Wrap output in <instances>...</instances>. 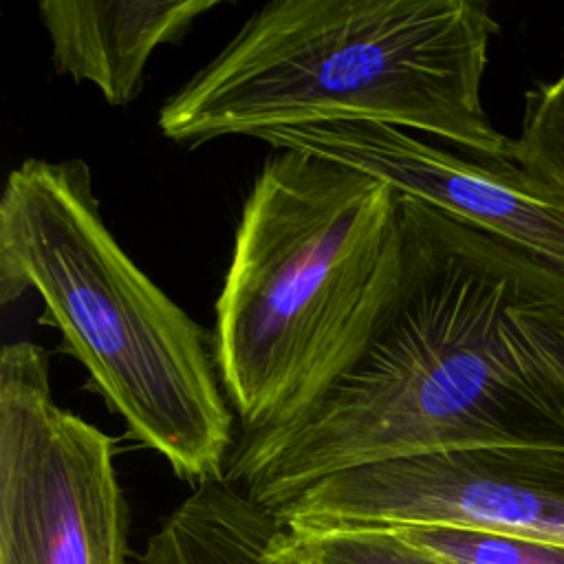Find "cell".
<instances>
[{
  "label": "cell",
  "instance_id": "obj_1",
  "mask_svg": "<svg viewBox=\"0 0 564 564\" xmlns=\"http://www.w3.org/2000/svg\"><path fill=\"white\" fill-rule=\"evenodd\" d=\"M491 445L564 447V269L401 196L375 311L300 412L236 438L225 480L275 511L346 469Z\"/></svg>",
  "mask_w": 564,
  "mask_h": 564
},
{
  "label": "cell",
  "instance_id": "obj_2",
  "mask_svg": "<svg viewBox=\"0 0 564 564\" xmlns=\"http://www.w3.org/2000/svg\"><path fill=\"white\" fill-rule=\"evenodd\" d=\"M485 0H275L161 108L181 145L328 121H375L511 161L482 108Z\"/></svg>",
  "mask_w": 564,
  "mask_h": 564
},
{
  "label": "cell",
  "instance_id": "obj_3",
  "mask_svg": "<svg viewBox=\"0 0 564 564\" xmlns=\"http://www.w3.org/2000/svg\"><path fill=\"white\" fill-rule=\"evenodd\" d=\"M29 289L132 441L183 480L225 478L238 434L212 337L115 240L82 159H26L7 176L0 300Z\"/></svg>",
  "mask_w": 564,
  "mask_h": 564
},
{
  "label": "cell",
  "instance_id": "obj_4",
  "mask_svg": "<svg viewBox=\"0 0 564 564\" xmlns=\"http://www.w3.org/2000/svg\"><path fill=\"white\" fill-rule=\"evenodd\" d=\"M399 203L381 178L319 154L282 148L264 161L212 335L238 436L300 412L364 328L397 267Z\"/></svg>",
  "mask_w": 564,
  "mask_h": 564
},
{
  "label": "cell",
  "instance_id": "obj_5",
  "mask_svg": "<svg viewBox=\"0 0 564 564\" xmlns=\"http://www.w3.org/2000/svg\"><path fill=\"white\" fill-rule=\"evenodd\" d=\"M115 443L53 399L48 352H0V564H126Z\"/></svg>",
  "mask_w": 564,
  "mask_h": 564
},
{
  "label": "cell",
  "instance_id": "obj_6",
  "mask_svg": "<svg viewBox=\"0 0 564 564\" xmlns=\"http://www.w3.org/2000/svg\"><path fill=\"white\" fill-rule=\"evenodd\" d=\"M273 513L297 533L445 524L564 544V447H463L361 465Z\"/></svg>",
  "mask_w": 564,
  "mask_h": 564
},
{
  "label": "cell",
  "instance_id": "obj_7",
  "mask_svg": "<svg viewBox=\"0 0 564 564\" xmlns=\"http://www.w3.org/2000/svg\"><path fill=\"white\" fill-rule=\"evenodd\" d=\"M256 139L359 167L401 196L564 269V189L513 161L456 154L375 121L275 128Z\"/></svg>",
  "mask_w": 564,
  "mask_h": 564
},
{
  "label": "cell",
  "instance_id": "obj_8",
  "mask_svg": "<svg viewBox=\"0 0 564 564\" xmlns=\"http://www.w3.org/2000/svg\"><path fill=\"white\" fill-rule=\"evenodd\" d=\"M218 0H42L37 13L57 73L90 82L110 106L143 88L150 55L181 40Z\"/></svg>",
  "mask_w": 564,
  "mask_h": 564
},
{
  "label": "cell",
  "instance_id": "obj_9",
  "mask_svg": "<svg viewBox=\"0 0 564 564\" xmlns=\"http://www.w3.org/2000/svg\"><path fill=\"white\" fill-rule=\"evenodd\" d=\"M275 513L225 478L205 480L163 520L139 564H293L271 546Z\"/></svg>",
  "mask_w": 564,
  "mask_h": 564
},
{
  "label": "cell",
  "instance_id": "obj_10",
  "mask_svg": "<svg viewBox=\"0 0 564 564\" xmlns=\"http://www.w3.org/2000/svg\"><path fill=\"white\" fill-rule=\"evenodd\" d=\"M383 529L445 564H564V544L516 533L445 524Z\"/></svg>",
  "mask_w": 564,
  "mask_h": 564
},
{
  "label": "cell",
  "instance_id": "obj_11",
  "mask_svg": "<svg viewBox=\"0 0 564 564\" xmlns=\"http://www.w3.org/2000/svg\"><path fill=\"white\" fill-rule=\"evenodd\" d=\"M271 546L293 564H445L383 527L289 531L275 516Z\"/></svg>",
  "mask_w": 564,
  "mask_h": 564
},
{
  "label": "cell",
  "instance_id": "obj_12",
  "mask_svg": "<svg viewBox=\"0 0 564 564\" xmlns=\"http://www.w3.org/2000/svg\"><path fill=\"white\" fill-rule=\"evenodd\" d=\"M511 161L529 174L564 189V62L555 79L524 93L520 134L511 139Z\"/></svg>",
  "mask_w": 564,
  "mask_h": 564
}]
</instances>
